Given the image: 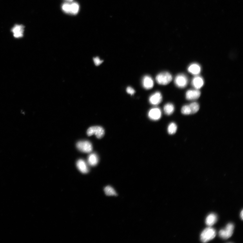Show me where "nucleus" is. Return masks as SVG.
<instances>
[{
  "mask_svg": "<svg viewBox=\"0 0 243 243\" xmlns=\"http://www.w3.org/2000/svg\"><path fill=\"white\" fill-rule=\"evenodd\" d=\"M79 10V4L76 3H73L70 4V14H76Z\"/></svg>",
  "mask_w": 243,
  "mask_h": 243,
  "instance_id": "nucleus-21",
  "label": "nucleus"
},
{
  "mask_svg": "<svg viewBox=\"0 0 243 243\" xmlns=\"http://www.w3.org/2000/svg\"><path fill=\"white\" fill-rule=\"evenodd\" d=\"M142 85L143 87L146 90H150L153 88L154 82L152 78L149 76H145L142 79Z\"/></svg>",
  "mask_w": 243,
  "mask_h": 243,
  "instance_id": "nucleus-11",
  "label": "nucleus"
},
{
  "mask_svg": "<svg viewBox=\"0 0 243 243\" xmlns=\"http://www.w3.org/2000/svg\"><path fill=\"white\" fill-rule=\"evenodd\" d=\"M189 106L191 109V114L197 113L200 109L199 105L196 102H192L189 104Z\"/></svg>",
  "mask_w": 243,
  "mask_h": 243,
  "instance_id": "nucleus-19",
  "label": "nucleus"
},
{
  "mask_svg": "<svg viewBox=\"0 0 243 243\" xmlns=\"http://www.w3.org/2000/svg\"><path fill=\"white\" fill-rule=\"evenodd\" d=\"M204 84L203 78L199 76L196 75L192 80V85L196 89L199 90L203 86Z\"/></svg>",
  "mask_w": 243,
  "mask_h": 243,
  "instance_id": "nucleus-10",
  "label": "nucleus"
},
{
  "mask_svg": "<svg viewBox=\"0 0 243 243\" xmlns=\"http://www.w3.org/2000/svg\"><path fill=\"white\" fill-rule=\"evenodd\" d=\"M62 10L64 12L70 13V4L66 3L64 4L62 6Z\"/></svg>",
  "mask_w": 243,
  "mask_h": 243,
  "instance_id": "nucleus-23",
  "label": "nucleus"
},
{
  "mask_svg": "<svg viewBox=\"0 0 243 243\" xmlns=\"http://www.w3.org/2000/svg\"><path fill=\"white\" fill-rule=\"evenodd\" d=\"M201 67L197 63H193L188 67V71L191 74L195 76L198 75L201 72Z\"/></svg>",
  "mask_w": 243,
  "mask_h": 243,
  "instance_id": "nucleus-13",
  "label": "nucleus"
},
{
  "mask_svg": "<svg viewBox=\"0 0 243 243\" xmlns=\"http://www.w3.org/2000/svg\"><path fill=\"white\" fill-rule=\"evenodd\" d=\"M66 1L68 2V3H70V2H72L73 0H65Z\"/></svg>",
  "mask_w": 243,
  "mask_h": 243,
  "instance_id": "nucleus-26",
  "label": "nucleus"
},
{
  "mask_svg": "<svg viewBox=\"0 0 243 243\" xmlns=\"http://www.w3.org/2000/svg\"><path fill=\"white\" fill-rule=\"evenodd\" d=\"M88 163L90 166H94L97 165L99 162L98 156L95 153L91 154L88 157Z\"/></svg>",
  "mask_w": 243,
  "mask_h": 243,
  "instance_id": "nucleus-15",
  "label": "nucleus"
},
{
  "mask_svg": "<svg viewBox=\"0 0 243 243\" xmlns=\"http://www.w3.org/2000/svg\"><path fill=\"white\" fill-rule=\"evenodd\" d=\"M77 169L81 172L83 174L88 173L89 172V168L87 164L83 159H80L77 162Z\"/></svg>",
  "mask_w": 243,
  "mask_h": 243,
  "instance_id": "nucleus-12",
  "label": "nucleus"
},
{
  "mask_svg": "<svg viewBox=\"0 0 243 243\" xmlns=\"http://www.w3.org/2000/svg\"><path fill=\"white\" fill-rule=\"evenodd\" d=\"M216 235L215 230L208 227L204 230L200 235V240L203 242H207L213 239Z\"/></svg>",
  "mask_w": 243,
  "mask_h": 243,
  "instance_id": "nucleus-2",
  "label": "nucleus"
},
{
  "mask_svg": "<svg viewBox=\"0 0 243 243\" xmlns=\"http://www.w3.org/2000/svg\"><path fill=\"white\" fill-rule=\"evenodd\" d=\"M200 92L199 90H190L187 91L186 97V99L189 100H196L200 97Z\"/></svg>",
  "mask_w": 243,
  "mask_h": 243,
  "instance_id": "nucleus-9",
  "label": "nucleus"
},
{
  "mask_svg": "<svg viewBox=\"0 0 243 243\" xmlns=\"http://www.w3.org/2000/svg\"><path fill=\"white\" fill-rule=\"evenodd\" d=\"M162 97L161 93L157 92L152 95L149 98V101L151 104L154 106L158 105L162 101Z\"/></svg>",
  "mask_w": 243,
  "mask_h": 243,
  "instance_id": "nucleus-8",
  "label": "nucleus"
},
{
  "mask_svg": "<svg viewBox=\"0 0 243 243\" xmlns=\"http://www.w3.org/2000/svg\"><path fill=\"white\" fill-rule=\"evenodd\" d=\"M164 110L166 114L170 115L173 114L174 111L175 107L172 103H167L164 106Z\"/></svg>",
  "mask_w": 243,
  "mask_h": 243,
  "instance_id": "nucleus-17",
  "label": "nucleus"
},
{
  "mask_svg": "<svg viewBox=\"0 0 243 243\" xmlns=\"http://www.w3.org/2000/svg\"><path fill=\"white\" fill-rule=\"evenodd\" d=\"M148 117L153 121H157L161 118L162 113L160 108H156L151 109L148 113Z\"/></svg>",
  "mask_w": 243,
  "mask_h": 243,
  "instance_id": "nucleus-7",
  "label": "nucleus"
},
{
  "mask_svg": "<svg viewBox=\"0 0 243 243\" xmlns=\"http://www.w3.org/2000/svg\"><path fill=\"white\" fill-rule=\"evenodd\" d=\"M217 215L214 213L209 215L206 220V224L209 226H211L217 222Z\"/></svg>",
  "mask_w": 243,
  "mask_h": 243,
  "instance_id": "nucleus-16",
  "label": "nucleus"
},
{
  "mask_svg": "<svg viewBox=\"0 0 243 243\" xmlns=\"http://www.w3.org/2000/svg\"><path fill=\"white\" fill-rule=\"evenodd\" d=\"M234 229L233 224L229 223L227 225L226 228L220 230L219 233L220 237L224 239H227L232 236Z\"/></svg>",
  "mask_w": 243,
  "mask_h": 243,
  "instance_id": "nucleus-4",
  "label": "nucleus"
},
{
  "mask_svg": "<svg viewBox=\"0 0 243 243\" xmlns=\"http://www.w3.org/2000/svg\"><path fill=\"white\" fill-rule=\"evenodd\" d=\"M177 126L174 123H171L169 125L168 128V132L169 135L174 134L176 132Z\"/></svg>",
  "mask_w": 243,
  "mask_h": 243,
  "instance_id": "nucleus-20",
  "label": "nucleus"
},
{
  "mask_svg": "<svg viewBox=\"0 0 243 243\" xmlns=\"http://www.w3.org/2000/svg\"><path fill=\"white\" fill-rule=\"evenodd\" d=\"M188 79L186 75L184 74H178L175 78V84L178 87L184 88L188 83Z\"/></svg>",
  "mask_w": 243,
  "mask_h": 243,
  "instance_id": "nucleus-6",
  "label": "nucleus"
},
{
  "mask_svg": "<svg viewBox=\"0 0 243 243\" xmlns=\"http://www.w3.org/2000/svg\"><path fill=\"white\" fill-rule=\"evenodd\" d=\"M77 147L79 151L86 153L91 152L93 149L92 144L86 140L78 142L77 144Z\"/></svg>",
  "mask_w": 243,
  "mask_h": 243,
  "instance_id": "nucleus-5",
  "label": "nucleus"
},
{
  "mask_svg": "<svg viewBox=\"0 0 243 243\" xmlns=\"http://www.w3.org/2000/svg\"><path fill=\"white\" fill-rule=\"evenodd\" d=\"M241 217H242V219L243 220V211L242 210L240 213Z\"/></svg>",
  "mask_w": 243,
  "mask_h": 243,
  "instance_id": "nucleus-25",
  "label": "nucleus"
},
{
  "mask_svg": "<svg viewBox=\"0 0 243 243\" xmlns=\"http://www.w3.org/2000/svg\"><path fill=\"white\" fill-rule=\"evenodd\" d=\"M87 134L89 136L95 134L97 138L101 139L104 135L105 131L104 129L101 126H93L90 127L88 129Z\"/></svg>",
  "mask_w": 243,
  "mask_h": 243,
  "instance_id": "nucleus-3",
  "label": "nucleus"
},
{
  "mask_svg": "<svg viewBox=\"0 0 243 243\" xmlns=\"http://www.w3.org/2000/svg\"><path fill=\"white\" fill-rule=\"evenodd\" d=\"M104 191L106 194L108 196H116L117 193L112 187L108 186L104 188Z\"/></svg>",
  "mask_w": 243,
  "mask_h": 243,
  "instance_id": "nucleus-18",
  "label": "nucleus"
},
{
  "mask_svg": "<svg viewBox=\"0 0 243 243\" xmlns=\"http://www.w3.org/2000/svg\"><path fill=\"white\" fill-rule=\"evenodd\" d=\"M12 32L15 38H21L23 36L24 27L22 25H16L12 29Z\"/></svg>",
  "mask_w": 243,
  "mask_h": 243,
  "instance_id": "nucleus-14",
  "label": "nucleus"
},
{
  "mask_svg": "<svg viewBox=\"0 0 243 243\" xmlns=\"http://www.w3.org/2000/svg\"><path fill=\"white\" fill-rule=\"evenodd\" d=\"M172 75L170 73L164 72L158 74L156 77L157 83L162 85H166L169 84L172 81Z\"/></svg>",
  "mask_w": 243,
  "mask_h": 243,
  "instance_id": "nucleus-1",
  "label": "nucleus"
},
{
  "mask_svg": "<svg viewBox=\"0 0 243 243\" xmlns=\"http://www.w3.org/2000/svg\"><path fill=\"white\" fill-rule=\"evenodd\" d=\"M181 112L183 114L189 115L191 114V110L189 105H186L182 107Z\"/></svg>",
  "mask_w": 243,
  "mask_h": 243,
  "instance_id": "nucleus-22",
  "label": "nucleus"
},
{
  "mask_svg": "<svg viewBox=\"0 0 243 243\" xmlns=\"http://www.w3.org/2000/svg\"><path fill=\"white\" fill-rule=\"evenodd\" d=\"M126 92L128 94L132 95L135 94V91L131 87L129 86L126 89Z\"/></svg>",
  "mask_w": 243,
  "mask_h": 243,
  "instance_id": "nucleus-24",
  "label": "nucleus"
}]
</instances>
